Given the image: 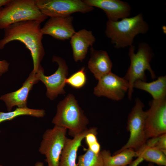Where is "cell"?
<instances>
[{"label": "cell", "mask_w": 166, "mask_h": 166, "mask_svg": "<svg viewBox=\"0 0 166 166\" xmlns=\"http://www.w3.org/2000/svg\"><path fill=\"white\" fill-rule=\"evenodd\" d=\"M41 22L37 21H25L12 24L4 29V35L0 40V49L10 42L17 41L23 43L30 51L33 61L32 72L37 73L45 54L42 42L43 35Z\"/></svg>", "instance_id": "obj_1"}, {"label": "cell", "mask_w": 166, "mask_h": 166, "mask_svg": "<svg viewBox=\"0 0 166 166\" xmlns=\"http://www.w3.org/2000/svg\"><path fill=\"white\" fill-rule=\"evenodd\" d=\"M148 23L140 13L132 17L122 18L115 22L108 21L105 34L114 47L117 49L132 45L135 36L145 34L148 31Z\"/></svg>", "instance_id": "obj_2"}, {"label": "cell", "mask_w": 166, "mask_h": 166, "mask_svg": "<svg viewBox=\"0 0 166 166\" xmlns=\"http://www.w3.org/2000/svg\"><path fill=\"white\" fill-rule=\"evenodd\" d=\"M52 122L54 126L68 129L69 135L73 137L88 129L89 121L74 95L69 93L57 105Z\"/></svg>", "instance_id": "obj_3"}, {"label": "cell", "mask_w": 166, "mask_h": 166, "mask_svg": "<svg viewBox=\"0 0 166 166\" xmlns=\"http://www.w3.org/2000/svg\"><path fill=\"white\" fill-rule=\"evenodd\" d=\"M135 47L133 45L129 47L128 56L130 59V65L124 77L129 84L128 91V98L131 100L133 92V84L138 80L146 81L145 71L148 70L153 79L156 75L152 69L150 62L153 56L152 50L147 43H140L136 53H134Z\"/></svg>", "instance_id": "obj_4"}, {"label": "cell", "mask_w": 166, "mask_h": 166, "mask_svg": "<svg viewBox=\"0 0 166 166\" xmlns=\"http://www.w3.org/2000/svg\"><path fill=\"white\" fill-rule=\"evenodd\" d=\"M47 18L39 10L36 0H10L0 9V29L25 21L34 20L42 23Z\"/></svg>", "instance_id": "obj_5"}, {"label": "cell", "mask_w": 166, "mask_h": 166, "mask_svg": "<svg viewBox=\"0 0 166 166\" xmlns=\"http://www.w3.org/2000/svg\"><path fill=\"white\" fill-rule=\"evenodd\" d=\"M144 107L141 101L136 98L135 104L128 117L127 128L130 133L129 138L126 143L114 154L127 148L136 151L145 144L148 139L145 132L146 112L143 110Z\"/></svg>", "instance_id": "obj_6"}, {"label": "cell", "mask_w": 166, "mask_h": 166, "mask_svg": "<svg viewBox=\"0 0 166 166\" xmlns=\"http://www.w3.org/2000/svg\"><path fill=\"white\" fill-rule=\"evenodd\" d=\"M67 130L54 126L46 130L42 136L39 148L40 153L45 156L48 166H59L60 157L64 146Z\"/></svg>", "instance_id": "obj_7"}, {"label": "cell", "mask_w": 166, "mask_h": 166, "mask_svg": "<svg viewBox=\"0 0 166 166\" xmlns=\"http://www.w3.org/2000/svg\"><path fill=\"white\" fill-rule=\"evenodd\" d=\"M41 12L50 17H64L76 12L88 13L94 7L81 0H36Z\"/></svg>", "instance_id": "obj_8"}, {"label": "cell", "mask_w": 166, "mask_h": 166, "mask_svg": "<svg viewBox=\"0 0 166 166\" xmlns=\"http://www.w3.org/2000/svg\"><path fill=\"white\" fill-rule=\"evenodd\" d=\"M52 61L57 63L58 65L57 69L53 74L49 76L45 75L44 69L41 66L37 73L39 80L46 87L47 96L51 100L54 99L59 94L65 93L64 88L68 74V67L63 58L53 56Z\"/></svg>", "instance_id": "obj_9"}, {"label": "cell", "mask_w": 166, "mask_h": 166, "mask_svg": "<svg viewBox=\"0 0 166 166\" xmlns=\"http://www.w3.org/2000/svg\"><path fill=\"white\" fill-rule=\"evenodd\" d=\"M94 89L93 93L98 97L104 96L112 100H122L128 91L129 85L124 77L111 72L102 77Z\"/></svg>", "instance_id": "obj_10"}, {"label": "cell", "mask_w": 166, "mask_h": 166, "mask_svg": "<svg viewBox=\"0 0 166 166\" xmlns=\"http://www.w3.org/2000/svg\"><path fill=\"white\" fill-rule=\"evenodd\" d=\"M146 112L145 129L148 139L166 133V99L153 100Z\"/></svg>", "instance_id": "obj_11"}, {"label": "cell", "mask_w": 166, "mask_h": 166, "mask_svg": "<svg viewBox=\"0 0 166 166\" xmlns=\"http://www.w3.org/2000/svg\"><path fill=\"white\" fill-rule=\"evenodd\" d=\"M73 16L50 17L41 28L43 35L47 34L59 40L71 38L76 32L73 24Z\"/></svg>", "instance_id": "obj_12"}, {"label": "cell", "mask_w": 166, "mask_h": 166, "mask_svg": "<svg viewBox=\"0 0 166 166\" xmlns=\"http://www.w3.org/2000/svg\"><path fill=\"white\" fill-rule=\"evenodd\" d=\"M93 7L99 8L105 12L108 21L115 22L128 17L131 7L128 3L120 0H84Z\"/></svg>", "instance_id": "obj_13"}, {"label": "cell", "mask_w": 166, "mask_h": 166, "mask_svg": "<svg viewBox=\"0 0 166 166\" xmlns=\"http://www.w3.org/2000/svg\"><path fill=\"white\" fill-rule=\"evenodd\" d=\"M39 81L37 73L32 71L20 88L2 96L0 99L5 102L8 111H11L12 108L15 106H17L18 108L27 107L29 93L33 85Z\"/></svg>", "instance_id": "obj_14"}, {"label": "cell", "mask_w": 166, "mask_h": 166, "mask_svg": "<svg viewBox=\"0 0 166 166\" xmlns=\"http://www.w3.org/2000/svg\"><path fill=\"white\" fill-rule=\"evenodd\" d=\"M91 132H97L96 128L88 129L69 139L67 137L61 155L59 166H78L76 163L77 153L85 136Z\"/></svg>", "instance_id": "obj_15"}, {"label": "cell", "mask_w": 166, "mask_h": 166, "mask_svg": "<svg viewBox=\"0 0 166 166\" xmlns=\"http://www.w3.org/2000/svg\"><path fill=\"white\" fill-rule=\"evenodd\" d=\"M96 38L92 31L83 29L75 32L70 38L73 59L82 61L85 58L88 49L92 46Z\"/></svg>", "instance_id": "obj_16"}, {"label": "cell", "mask_w": 166, "mask_h": 166, "mask_svg": "<svg viewBox=\"0 0 166 166\" xmlns=\"http://www.w3.org/2000/svg\"><path fill=\"white\" fill-rule=\"evenodd\" d=\"M90 57L88 66L95 78L98 80L105 75L111 72L113 63L107 52L90 48Z\"/></svg>", "instance_id": "obj_17"}, {"label": "cell", "mask_w": 166, "mask_h": 166, "mask_svg": "<svg viewBox=\"0 0 166 166\" xmlns=\"http://www.w3.org/2000/svg\"><path fill=\"white\" fill-rule=\"evenodd\" d=\"M145 91L152 96L153 100H160L166 98V76H161L156 81L147 82L140 80L136 81L133 88Z\"/></svg>", "instance_id": "obj_18"}, {"label": "cell", "mask_w": 166, "mask_h": 166, "mask_svg": "<svg viewBox=\"0 0 166 166\" xmlns=\"http://www.w3.org/2000/svg\"><path fill=\"white\" fill-rule=\"evenodd\" d=\"M103 162V166H127L136 157L135 151L132 148L125 149L112 156L109 150H104L100 152Z\"/></svg>", "instance_id": "obj_19"}, {"label": "cell", "mask_w": 166, "mask_h": 166, "mask_svg": "<svg viewBox=\"0 0 166 166\" xmlns=\"http://www.w3.org/2000/svg\"><path fill=\"white\" fill-rule=\"evenodd\" d=\"M135 152L136 157H141L144 160L160 166H166V150L149 147L145 144Z\"/></svg>", "instance_id": "obj_20"}, {"label": "cell", "mask_w": 166, "mask_h": 166, "mask_svg": "<svg viewBox=\"0 0 166 166\" xmlns=\"http://www.w3.org/2000/svg\"><path fill=\"white\" fill-rule=\"evenodd\" d=\"M45 113V110L42 109H34L27 107L17 108L13 111L8 112H0V124L5 121L12 120L20 116L28 115L40 118L43 117Z\"/></svg>", "instance_id": "obj_21"}, {"label": "cell", "mask_w": 166, "mask_h": 166, "mask_svg": "<svg viewBox=\"0 0 166 166\" xmlns=\"http://www.w3.org/2000/svg\"><path fill=\"white\" fill-rule=\"evenodd\" d=\"M78 166H103V160L100 153L96 154L89 148L83 154L78 156Z\"/></svg>", "instance_id": "obj_22"}, {"label": "cell", "mask_w": 166, "mask_h": 166, "mask_svg": "<svg viewBox=\"0 0 166 166\" xmlns=\"http://www.w3.org/2000/svg\"><path fill=\"white\" fill-rule=\"evenodd\" d=\"M87 78L84 67L74 73L65 80V84L76 89L82 88L86 84Z\"/></svg>", "instance_id": "obj_23"}, {"label": "cell", "mask_w": 166, "mask_h": 166, "mask_svg": "<svg viewBox=\"0 0 166 166\" xmlns=\"http://www.w3.org/2000/svg\"><path fill=\"white\" fill-rule=\"evenodd\" d=\"M162 150H166V134L158 136V140L154 147Z\"/></svg>", "instance_id": "obj_24"}, {"label": "cell", "mask_w": 166, "mask_h": 166, "mask_svg": "<svg viewBox=\"0 0 166 166\" xmlns=\"http://www.w3.org/2000/svg\"><path fill=\"white\" fill-rule=\"evenodd\" d=\"M97 132H89L85 136V138L88 146L98 142L96 136Z\"/></svg>", "instance_id": "obj_25"}, {"label": "cell", "mask_w": 166, "mask_h": 166, "mask_svg": "<svg viewBox=\"0 0 166 166\" xmlns=\"http://www.w3.org/2000/svg\"><path fill=\"white\" fill-rule=\"evenodd\" d=\"M10 64L6 60H0V76L8 71Z\"/></svg>", "instance_id": "obj_26"}, {"label": "cell", "mask_w": 166, "mask_h": 166, "mask_svg": "<svg viewBox=\"0 0 166 166\" xmlns=\"http://www.w3.org/2000/svg\"><path fill=\"white\" fill-rule=\"evenodd\" d=\"M88 148L96 154L99 153L101 152V145L98 142L88 146Z\"/></svg>", "instance_id": "obj_27"}, {"label": "cell", "mask_w": 166, "mask_h": 166, "mask_svg": "<svg viewBox=\"0 0 166 166\" xmlns=\"http://www.w3.org/2000/svg\"><path fill=\"white\" fill-rule=\"evenodd\" d=\"M143 160V159L141 157H137L135 160L132 161L128 166H138Z\"/></svg>", "instance_id": "obj_28"}, {"label": "cell", "mask_w": 166, "mask_h": 166, "mask_svg": "<svg viewBox=\"0 0 166 166\" xmlns=\"http://www.w3.org/2000/svg\"><path fill=\"white\" fill-rule=\"evenodd\" d=\"M10 0H0V9L2 6H4L7 5Z\"/></svg>", "instance_id": "obj_29"}, {"label": "cell", "mask_w": 166, "mask_h": 166, "mask_svg": "<svg viewBox=\"0 0 166 166\" xmlns=\"http://www.w3.org/2000/svg\"><path fill=\"white\" fill-rule=\"evenodd\" d=\"M35 166H44V163L41 161H37L35 164Z\"/></svg>", "instance_id": "obj_30"}, {"label": "cell", "mask_w": 166, "mask_h": 166, "mask_svg": "<svg viewBox=\"0 0 166 166\" xmlns=\"http://www.w3.org/2000/svg\"><path fill=\"white\" fill-rule=\"evenodd\" d=\"M148 166H154V165L153 163H150L148 164Z\"/></svg>", "instance_id": "obj_31"}, {"label": "cell", "mask_w": 166, "mask_h": 166, "mask_svg": "<svg viewBox=\"0 0 166 166\" xmlns=\"http://www.w3.org/2000/svg\"><path fill=\"white\" fill-rule=\"evenodd\" d=\"M0 166H3V165H2L0 164Z\"/></svg>", "instance_id": "obj_32"}, {"label": "cell", "mask_w": 166, "mask_h": 166, "mask_svg": "<svg viewBox=\"0 0 166 166\" xmlns=\"http://www.w3.org/2000/svg\"></svg>", "instance_id": "obj_33"}]
</instances>
